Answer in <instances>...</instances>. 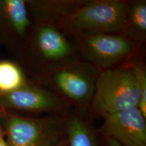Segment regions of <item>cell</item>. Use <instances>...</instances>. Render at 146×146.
Here are the masks:
<instances>
[{"instance_id": "obj_1", "label": "cell", "mask_w": 146, "mask_h": 146, "mask_svg": "<svg viewBox=\"0 0 146 146\" xmlns=\"http://www.w3.org/2000/svg\"><path fill=\"white\" fill-rule=\"evenodd\" d=\"M140 97L137 64H127L100 73L91 104L94 110L104 116L138 108Z\"/></svg>"}, {"instance_id": "obj_2", "label": "cell", "mask_w": 146, "mask_h": 146, "mask_svg": "<svg viewBox=\"0 0 146 146\" xmlns=\"http://www.w3.org/2000/svg\"><path fill=\"white\" fill-rule=\"evenodd\" d=\"M127 7L118 0L85 1L62 25L82 35L117 34L123 30Z\"/></svg>"}, {"instance_id": "obj_3", "label": "cell", "mask_w": 146, "mask_h": 146, "mask_svg": "<svg viewBox=\"0 0 146 146\" xmlns=\"http://www.w3.org/2000/svg\"><path fill=\"white\" fill-rule=\"evenodd\" d=\"M8 146H57L63 140L64 122L57 117L27 118L0 113Z\"/></svg>"}, {"instance_id": "obj_4", "label": "cell", "mask_w": 146, "mask_h": 146, "mask_svg": "<svg viewBox=\"0 0 146 146\" xmlns=\"http://www.w3.org/2000/svg\"><path fill=\"white\" fill-rule=\"evenodd\" d=\"M91 64L68 62L51 71L49 81L62 95L78 106H87L92 100L99 74Z\"/></svg>"}, {"instance_id": "obj_5", "label": "cell", "mask_w": 146, "mask_h": 146, "mask_svg": "<svg viewBox=\"0 0 146 146\" xmlns=\"http://www.w3.org/2000/svg\"><path fill=\"white\" fill-rule=\"evenodd\" d=\"M134 43L118 34L85 35L81 41L84 58L91 65L104 70L113 68L134 50Z\"/></svg>"}, {"instance_id": "obj_6", "label": "cell", "mask_w": 146, "mask_h": 146, "mask_svg": "<svg viewBox=\"0 0 146 146\" xmlns=\"http://www.w3.org/2000/svg\"><path fill=\"white\" fill-rule=\"evenodd\" d=\"M102 130L123 146H146L145 118L138 108L104 116Z\"/></svg>"}, {"instance_id": "obj_7", "label": "cell", "mask_w": 146, "mask_h": 146, "mask_svg": "<svg viewBox=\"0 0 146 146\" xmlns=\"http://www.w3.org/2000/svg\"><path fill=\"white\" fill-rule=\"evenodd\" d=\"M66 103L57 96L39 87L28 86L7 94H0V108L15 109L31 112L58 111Z\"/></svg>"}, {"instance_id": "obj_8", "label": "cell", "mask_w": 146, "mask_h": 146, "mask_svg": "<svg viewBox=\"0 0 146 146\" xmlns=\"http://www.w3.org/2000/svg\"><path fill=\"white\" fill-rule=\"evenodd\" d=\"M33 45L41 61L54 63L56 66L70 62L75 54L74 46L54 25H38Z\"/></svg>"}, {"instance_id": "obj_9", "label": "cell", "mask_w": 146, "mask_h": 146, "mask_svg": "<svg viewBox=\"0 0 146 146\" xmlns=\"http://www.w3.org/2000/svg\"><path fill=\"white\" fill-rule=\"evenodd\" d=\"M85 1L78 0H36L29 5L38 25H62L66 20Z\"/></svg>"}, {"instance_id": "obj_10", "label": "cell", "mask_w": 146, "mask_h": 146, "mask_svg": "<svg viewBox=\"0 0 146 146\" xmlns=\"http://www.w3.org/2000/svg\"><path fill=\"white\" fill-rule=\"evenodd\" d=\"M0 14L14 33L20 36L26 35L31 26L27 1L23 0L0 1Z\"/></svg>"}, {"instance_id": "obj_11", "label": "cell", "mask_w": 146, "mask_h": 146, "mask_svg": "<svg viewBox=\"0 0 146 146\" xmlns=\"http://www.w3.org/2000/svg\"><path fill=\"white\" fill-rule=\"evenodd\" d=\"M122 32L131 41H143L146 36V2L137 1L127 7Z\"/></svg>"}, {"instance_id": "obj_12", "label": "cell", "mask_w": 146, "mask_h": 146, "mask_svg": "<svg viewBox=\"0 0 146 146\" xmlns=\"http://www.w3.org/2000/svg\"><path fill=\"white\" fill-rule=\"evenodd\" d=\"M26 81L18 66L9 60L0 61V94H7L25 85Z\"/></svg>"}, {"instance_id": "obj_13", "label": "cell", "mask_w": 146, "mask_h": 146, "mask_svg": "<svg viewBox=\"0 0 146 146\" xmlns=\"http://www.w3.org/2000/svg\"><path fill=\"white\" fill-rule=\"evenodd\" d=\"M69 146H96L89 128L78 117H72L66 123Z\"/></svg>"}, {"instance_id": "obj_14", "label": "cell", "mask_w": 146, "mask_h": 146, "mask_svg": "<svg viewBox=\"0 0 146 146\" xmlns=\"http://www.w3.org/2000/svg\"><path fill=\"white\" fill-rule=\"evenodd\" d=\"M137 66L141 87V97L138 108L141 111L144 117L146 118V72L143 66L137 64Z\"/></svg>"}, {"instance_id": "obj_15", "label": "cell", "mask_w": 146, "mask_h": 146, "mask_svg": "<svg viewBox=\"0 0 146 146\" xmlns=\"http://www.w3.org/2000/svg\"><path fill=\"white\" fill-rule=\"evenodd\" d=\"M108 146H123L121 144H120L118 142L115 141L114 139L111 138H108Z\"/></svg>"}, {"instance_id": "obj_16", "label": "cell", "mask_w": 146, "mask_h": 146, "mask_svg": "<svg viewBox=\"0 0 146 146\" xmlns=\"http://www.w3.org/2000/svg\"><path fill=\"white\" fill-rule=\"evenodd\" d=\"M0 122H1V120H0ZM3 131H2V129H1V123H0V141L1 140L3 139Z\"/></svg>"}, {"instance_id": "obj_17", "label": "cell", "mask_w": 146, "mask_h": 146, "mask_svg": "<svg viewBox=\"0 0 146 146\" xmlns=\"http://www.w3.org/2000/svg\"><path fill=\"white\" fill-rule=\"evenodd\" d=\"M0 146H8L4 139L0 141Z\"/></svg>"}, {"instance_id": "obj_18", "label": "cell", "mask_w": 146, "mask_h": 146, "mask_svg": "<svg viewBox=\"0 0 146 146\" xmlns=\"http://www.w3.org/2000/svg\"><path fill=\"white\" fill-rule=\"evenodd\" d=\"M57 146H67V145H66V142L64 141V140L63 139L62 141L60 142V143L58 144Z\"/></svg>"}]
</instances>
